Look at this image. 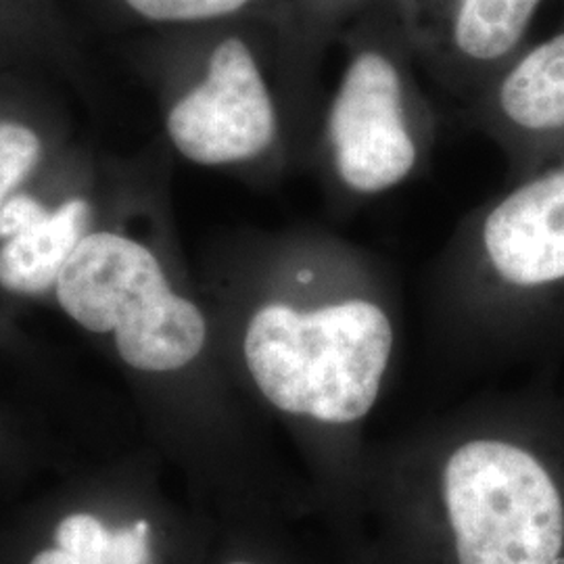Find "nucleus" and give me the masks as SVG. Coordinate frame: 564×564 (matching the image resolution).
<instances>
[{
	"instance_id": "obj_3",
	"label": "nucleus",
	"mask_w": 564,
	"mask_h": 564,
	"mask_svg": "<svg viewBox=\"0 0 564 564\" xmlns=\"http://www.w3.org/2000/svg\"><path fill=\"white\" fill-rule=\"evenodd\" d=\"M408 59L387 42L362 39L324 95L310 174L335 216L419 181L433 162L440 113Z\"/></svg>"
},
{
	"instance_id": "obj_13",
	"label": "nucleus",
	"mask_w": 564,
	"mask_h": 564,
	"mask_svg": "<svg viewBox=\"0 0 564 564\" xmlns=\"http://www.w3.org/2000/svg\"><path fill=\"white\" fill-rule=\"evenodd\" d=\"M51 212L36 197L11 195L0 209V239L9 241L32 224L41 223Z\"/></svg>"
},
{
	"instance_id": "obj_8",
	"label": "nucleus",
	"mask_w": 564,
	"mask_h": 564,
	"mask_svg": "<svg viewBox=\"0 0 564 564\" xmlns=\"http://www.w3.org/2000/svg\"><path fill=\"white\" fill-rule=\"evenodd\" d=\"M88 223L90 205L72 199L2 242L0 284L20 295H39L55 286L65 263L86 237Z\"/></svg>"
},
{
	"instance_id": "obj_6",
	"label": "nucleus",
	"mask_w": 564,
	"mask_h": 564,
	"mask_svg": "<svg viewBox=\"0 0 564 564\" xmlns=\"http://www.w3.org/2000/svg\"><path fill=\"white\" fill-rule=\"evenodd\" d=\"M433 263L437 281L466 303L564 284V163L470 209Z\"/></svg>"
},
{
	"instance_id": "obj_5",
	"label": "nucleus",
	"mask_w": 564,
	"mask_h": 564,
	"mask_svg": "<svg viewBox=\"0 0 564 564\" xmlns=\"http://www.w3.org/2000/svg\"><path fill=\"white\" fill-rule=\"evenodd\" d=\"M444 500L460 564H558L563 498L540 460L517 445L477 440L444 470Z\"/></svg>"
},
{
	"instance_id": "obj_9",
	"label": "nucleus",
	"mask_w": 564,
	"mask_h": 564,
	"mask_svg": "<svg viewBox=\"0 0 564 564\" xmlns=\"http://www.w3.org/2000/svg\"><path fill=\"white\" fill-rule=\"evenodd\" d=\"M132 13L153 23H209L235 18L258 0H121Z\"/></svg>"
},
{
	"instance_id": "obj_1",
	"label": "nucleus",
	"mask_w": 564,
	"mask_h": 564,
	"mask_svg": "<svg viewBox=\"0 0 564 564\" xmlns=\"http://www.w3.org/2000/svg\"><path fill=\"white\" fill-rule=\"evenodd\" d=\"M260 263L262 300L242 330L251 381L284 414L362 421L395 347L383 260L328 228L300 224L268 242Z\"/></svg>"
},
{
	"instance_id": "obj_2",
	"label": "nucleus",
	"mask_w": 564,
	"mask_h": 564,
	"mask_svg": "<svg viewBox=\"0 0 564 564\" xmlns=\"http://www.w3.org/2000/svg\"><path fill=\"white\" fill-rule=\"evenodd\" d=\"M324 95L316 72H274L245 36L226 34L170 102L165 132L184 160L203 167L310 174Z\"/></svg>"
},
{
	"instance_id": "obj_10",
	"label": "nucleus",
	"mask_w": 564,
	"mask_h": 564,
	"mask_svg": "<svg viewBox=\"0 0 564 564\" xmlns=\"http://www.w3.org/2000/svg\"><path fill=\"white\" fill-rule=\"evenodd\" d=\"M39 134L18 121L0 120V209L41 162Z\"/></svg>"
},
{
	"instance_id": "obj_7",
	"label": "nucleus",
	"mask_w": 564,
	"mask_h": 564,
	"mask_svg": "<svg viewBox=\"0 0 564 564\" xmlns=\"http://www.w3.org/2000/svg\"><path fill=\"white\" fill-rule=\"evenodd\" d=\"M460 116L506 144L564 134V32L510 61Z\"/></svg>"
},
{
	"instance_id": "obj_12",
	"label": "nucleus",
	"mask_w": 564,
	"mask_h": 564,
	"mask_svg": "<svg viewBox=\"0 0 564 564\" xmlns=\"http://www.w3.org/2000/svg\"><path fill=\"white\" fill-rule=\"evenodd\" d=\"M149 531L147 521L113 531L102 564H149Z\"/></svg>"
},
{
	"instance_id": "obj_4",
	"label": "nucleus",
	"mask_w": 564,
	"mask_h": 564,
	"mask_svg": "<svg viewBox=\"0 0 564 564\" xmlns=\"http://www.w3.org/2000/svg\"><path fill=\"white\" fill-rule=\"evenodd\" d=\"M65 314L93 333H116L121 360L142 372H178L207 345L202 307L170 281L144 242L90 232L55 284Z\"/></svg>"
},
{
	"instance_id": "obj_11",
	"label": "nucleus",
	"mask_w": 564,
	"mask_h": 564,
	"mask_svg": "<svg viewBox=\"0 0 564 564\" xmlns=\"http://www.w3.org/2000/svg\"><path fill=\"white\" fill-rule=\"evenodd\" d=\"M111 533L90 514H74L57 527V545L80 564H102L111 544Z\"/></svg>"
},
{
	"instance_id": "obj_15",
	"label": "nucleus",
	"mask_w": 564,
	"mask_h": 564,
	"mask_svg": "<svg viewBox=\"0 0 564 564\" xmlns=\"http://www.w3.org/2000/svg\"><path fill=\"white\" fill-rule=\"evenodd\" d=\"M232 564H251V563H232Z\"/></svg>"
},
{
	"instance_id": "obj_14",
	"label": "nucleus",
	"mask_w": 564,
	"mask_h": 564,
	"mask_svg": "<svg viewBox=\"0 0 564 564\" xmlns=\"http://www.w3.org/2000/svg\"><path fill=\"white\" fill-rule=\"evenodd\" d=\"M30 564H80L78 561H74L72 556H67L63 550H46L41 552L34 561Z\"/></svg>"
}]
</instances>
